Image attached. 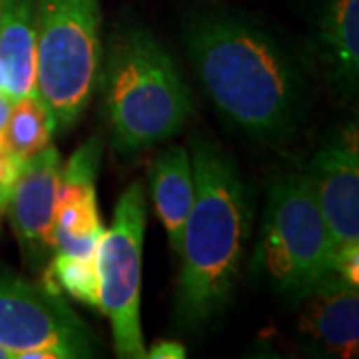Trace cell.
Listing matches in <instances>:
<instances>
[{
    "label": "cell",
    "mask_w": 359,
    "mask_h": 359,
    "mask_svg": "<svg viewBox=\"0 0 359 359\" xmlns=\"http://www.w3.org/2000/svg\"><path fill=\"white\" fill-rule=\"evenodd\" d=\"M62 158L54 146L44 148L20 166L8 200L11 224L25 262L46 268L54 256V214Z\"/></svg>",
    "instance_id": "obj_9"
},
{
    "label": "cell",
    "mask_w": 359,
    "mask_h": 359,
    "mask_svg": "<svg viewBox=\"0 0 359 359\" xmlns=\"http://www.w3.org/2000/svg\"><path fill=\"white\" fill-rule=\"evenodd\" d=\"M2 6H4V0H0V18H2Z\"/></svg>",
    "instance_id": "obj_21"
},
{
    "label": "cell",
    "mask_w": 359,
    "mask_h": 359,
    "mask_svg": "<svg viewBox=\"0 0 359 359\" xmlns=\"http://www.w3.org/2000/svg\"><path fill=\"white\" fill-rule=\"evenodd\" d=\"M102 160V140L90 138L66 160L60 170L56 210L58 208H96V180Z\"/></svg>",
    "instance_id": "obj_15"
},
{
    "label": "cell",
    "mask_w": 359,
    "mask_h": 359,
    "mask_svg": "<svg viewBox=\"0 0 359 359\" xmlns=\"http://www.w3.org/2000/svg\"><path fill=\"white\" fill-rule=\"evenodd\" d=\"M146 358L152 359H184L186 358V347L178 341H156L150 349H146Z\"/></svg>",
    "instance_id": "obj_17"
},
{
    "label": "cell",
    "mask_w": 359,
    "mask_h": 359,
    "mask_svg": "<svg viewBox=\"0 0 359 359\" xmlns=\"http://www.w3.org/2000/svg\"><path fill=\"white\" fill-rule=\"evenodd\" d=\"M186 56L208 98L252 140L292 138L311 102L304 60L256 20L226 11L192 14L182 28Z\"/></svg>",
    "instance_id": "obj_1"
},
{
    "label": "cell",
    "mask_w": 359,
    "mask_h": 359,
    "mask_svg": "<svg viewBox=\"0 0 359 359\" xmlns=\"http://www.w3.org/2000/svg\"><path fill=\"white\" fill-rule=\"evenodd\" d=\"M304 176L332 233L337 273L358 283L359 156L355 128L334 132L313 154Z\"/></svg>",
    "instance_id": "obj_8"
},
{
    "label": "cell",
    "mask_w": 359,
    "mask_h": 359,
    "mask_svg": "<svg viewBox=\"0 0 359 359\" xmlns=\"http://www.w3.org/2000/svg\"><path fill=\"white\" fill-rule=\"evenodd\" d=\"M150 188L156 214L162 219L172 250L178 254L184 224L194 202L192 160L182 146H170L150 166Z\"/></svg>",
    "instance_id": "obj_13"
},
{
    "label": "cell",
    "mask_w": 359,
    "mask_h": 359,
    "mask_svg": "<svg viewBox=\"0 0 359 359\" xmlns=\"http://www.w3.org/2000/svg\"><path fill=\"white\" fill-rule=\"evenodd\" d=\"M0 359H14L13 351H8L6 347L0 346Z\"/></svg>",
    "instance_id": "obj_19"
},
{
    "label": "cell",
    "mask_w": 359,
    "mask_h": 359,
    "mask_svg": "<svg viewBox=\"0 0 359 359\" xmlns=\"http://www.w3.org/2000/svg\"><path fill=\"white\" fill-rule=\"evenodd\" d=\"M144 231V190L138 182H134L120 196L114 210L112 228L104 231L102 242L98 248V309L110 320L116 355L122 359L146 358L140 325Z\"/></svg>",
    "instance_id": "obj_7"
},
{
    "label": "cell",
    "mask_w": 359,
    "mask_h": 359,
    "mask_svg": "<svg viewBox=\"0 0 359 359\" xmlns=\"http://www.w3.org/2000/svg\"><path fill=\"white\" fill-rule=\"evenodd\" d=\"M256 271L290 302H302L337 271L332 233L304 174L285 176L269 188Z\"/></svg>",
    "instance_id": "obj_4"
},
{
    "label": "cell",
    "mask_w": 359,
    "mask_h": 359,
    "mask_svg": "<svg viewBox=\"0 0 359 359\" xmlns=\"http://www.w3.org/2000/svg\"><path fill=\"white\" fill-rule=\"evenodd\" d=\"M0 90H4V76H2V70H0Z\"/></svg>",
    "instance_id": "obj_20"
},
{
    "label": "cell",
    "mask_w": 359,
    "mask_h": 359,
    "mask_svg": "<svg viewBox=\"0 0 359 359\" xmlns=\"http://www.w3.org/2000/svg\"><path fill=\"white\" fill-rule=\"evenodd\" d=\"M98 84L112 144L124 154L172 138L192 112L190 88L172 54L140 26L114 30Z\"/></svg>",
    "instance_id": "obj_3"
},
{
    "label": "cell",
    "mask_w": 359,
    "mask_h": 359,
    "mask_svg": "<svg viewBox=\"0 0 359 359\" xmlns=\"http://www.w3.org/2000/svg\"><path fill=\"white\" fill-rule=\"evenodd\" d=\"M13 98H11L4 90H0V136H2L4 130H6L8 118H11V112H13Z\"/></svg>",
    "instance_id": "obj_18"
},
{
    "label": "cell",
    "mask_w": 359,
    "mask_h": 359,
    "mask_svg": "<svg viewBox=\"0 0 359 359\" xmlns=\"http://www.w3.org/2000/svg\"><path fill=\"white\" fill-rule=\"evenodd\" d=\"M46 282L56 283L66 294L90 308H98L100 302V273L98 256L74 257L54 254L48 264Z\"/></svg>",
    "instance_id": "obj_16"
},
{
    "label": "cell",
    "mask_w": 359,
    "mask_h": 359,
    "mask_svg": "<svg viewBox=\"0 0 359 359\" xmlns=\"http://www.w3.org/2000/svg\"><path fill=\"white\" fill-rule=\"evenodd\" d=\"M102 13L98 0H39L36 96L70 130L84 116L102 66Z\"/></svg>",
    "instance_id": "obj_5"
},
{
    "label": "cell",
    "mask_w": 359,
    "mask_h": 359,
    "mask_svg": "<svg viewBox=\"0 0 359 359\" xmlns=\"http://www.w3.org/2000/svg\"><path fill=\"white\" fill-rule=\"evenodd\" d=\"M313 36L327 84L339 96H353L359 78V0H323Z\"/></svg>",
    "instance_id": "obj_11"
},
{
    "label": "cell",
    "mask_w": 359,
    "mask_h": 359,
    "mask_svg": "<svg viewBox=\"0 0 359 359\" xmlns=\"http://www.w3.org/2000/svg\"><path fill=\"white\" fill-rule=\"evenodd\" d=\"M0 346L16 359H78L98 355V344L48 282L0 273Z\"/></svg>",
    "instance_id": "obj_6"
},
{
    "label": "cell",
    "mask_w": 359,
    "mask_h": 359,
    "mask_svg": "<svg viewBox=\"0 0 359 359\" xmlns=\"http://www.w3.org/2000/svg\"><path fill=\"white\" fill-rule=\"evenodd\" d=\"M39 0H4L0 18V70L13 98L36 94Z\"/></svg>",
    "instance_id": "obj_12"
},
{
    "label": "cell",
    "mask_w": 359,
    "mask_h": 359,
    "mask_svg": "<svg viewBox=\"0 0 359 359\" xmlns=\"http://www.w3.org/2000/svg\"><path fill=\"white\" fill-rule=\"evenodd\" d=\"M54 118L39 96H25L13 104L2 140L20 162L36 156L52 144Z\"/></svg>",
    "instance_id": "obj_14"
},
{
    "label": "cell",
    "mask_w": 359,
    "mask_h": 359,
    "mask_svg": "<svg viewBox=\"0 0 359 359\" xmlns=\"http://www.w3.org/2000/svg\"><path fill=\"white\" fill-rule=\"evenodd\" d=\"M297 334L309 349L330 358H353L359 344L358 283L332 273L306 295Z\"/></svg>",
    "instance_id": "obj_10"
},
{
    "label": "cell",
    "mask_w": 359,
    "mask_h": 359,
    "mask_svg": "<svg viewBox=\"0 0 359 359\" xmlns=\"http://www.w3.org/2000/svg\"><path fill=\"white\" fill-rule=\"evenodd\" d=\"M194 202L176 256L174 318L198 330L230 304L252 230L250 190L231 158L198 140L192 150Z\"/></svg>",
    "instance_id": "obj_2"
}]
</instances>
